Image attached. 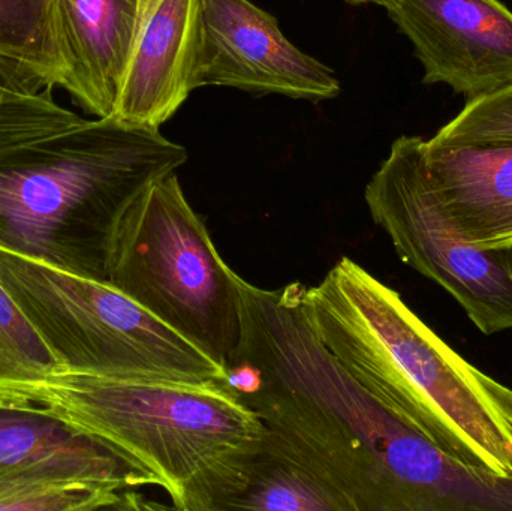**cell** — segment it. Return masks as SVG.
I'll return each mask as SVG.
<instances>
[{"mask_svg": "<svg viewBox=\"0 0 512 511\" xmlns=\"http://www.w3.org/2000/svg\"><path fill=\"white\" fill-rule=\"evenodd\" d=\"M304 291L240 278L242 341L224 383L352 511H512V476L457 461L340 365L307 321Z\"/></svg>", "mask_w": 512, "mask_h": 511, "instance_id": "1", "label": "cell"}, {"mask_svg": "<svg viewBox=\"0 0 512 511\" xmlns=\"http://www.w3.org/2000/svg\"><path fill=\"white\" fill-rule=\"evenodd\" d=\"M303 308L319 341L388 411L469 467L512 476V390L451 350L399 293L342 257Z\"/></svg>", "mask_w": 512, "mask_h": 511, "instance_id": "2", "label": "cell"}, {"mask_svg": "<svg viewBox=\"0 0 512 511\" xmlns=\"http://www.w3.org/2000/svg\"><path fill=\"white\" fill-rule=\"evenodd\" d=\"M186 161L158 128L116 117L2 150L0 246L108 282L126 213Z\"/></svg>", "mask_w": 512, "mask_h": 511, "instance_id": "3", "label": "cell"}, {"mask_svg": "<svg viewBox=\"0 0 512 511\" xmlns=\"http://www.w3.org/2000/svg\"><path fill=\"white\" fill-rule=\"evenodd\" d=\"M2 401L48 408L101 441L182 511H213L265 434L224 383H164L56 372L0 383Z\"/></svg>", "mask_w": 512, "mask_h": 511, "instance_id": "4", "label": "cell"}, {"mask_svg": "<svg viewBox=\"0 0 512 511\" xmlns=\"http://www.w3.org/2000/svg\"><path fill=\"white\" fill-rule=\"evenodd\" d=\"M0 284L60 372L164 383L225 380L221 365L108 282L0 246Z\"/></svg>", "mask_w": 512, "mask_h": 511, "instance_id": "5", "label": "cell"}, {"mask_svg": "<svg viewBox=\"0 0 512 511\" xmlns=\"http://www.w3.org/2000/svg\"><path fill=\"white\" fill-rule=\"evenodd\" d=\"M108 284L224 369L239 348L240 276L222 260L176 173L153 183L126 213Z\"/></svg>", "mask_w": 512, "mask_h": 511, "instance_id": "6", "label": "cell"}, {"mask_svg": "<svg viewBox=\"0 0 512 511\" xmlns=\"http://www.w3.org/2000/svg\"><path fill=\"white\" fill-rule=\"evenodd\" d=\"M424 141H394L364 191L370 216L403 263L445 288L481 333L512 330V248H477L451 230L430 188Z\"/></svg>", "mask_w": 512, "mask_h": 511, "instance_id": "7", "label": "cell"}, {"mask_svg": "<svg viewBox=\"0 0 512 511\" xmlns=\"http://www.w3.org/2000/svg\"><path fill=\"white\" fill-rule=\"evenodd\" d=\"M204 86L310 102L340 93L334 72L295 47L251 0H200L194 89Z\"/></svg>", "mask_w": 512, "mask_h": 511, "instance_id": "8", "label": "cell"}, {"mask_svg": "<svg viewBox=\"0 0 512 511\" xmlns=\"http://www.w3.org/2000/svg\"><path fill=\"white\" fill-rule=\"evenodd\" d=\"M391 20L414 45L424 84L466 102L512 84V11L501 0H393Z\"/></svg>", "mask_w": 512, "mask_h": 511, "instance_id": "9", "label": "cell"}, {"mask_svg": "<svg viewBox=\"0 0 512 511\" xmlns=\"http://www.w3.org/2000/svg\"><path fill=\"white\" fill-rule=\"evenodd\" d=\"M65 89L96 119L114 117L141 27L140 0H53Z\"/></svg>", "mask_w": 512, "mask_h": 511, "instance_id": "10", "label": "cell"}, {"mask_svg": "<svg viewBox=\"0 0 512 511\" xmlns=\"http://www.w3.org/2000/svg\"><path fill=\"white\" fill-rule=\"evenodd\" d=\"M430 188L451 230L481 249L512 248V141H424Z\"/></svg>", "mask_w": 512, "mask_h": 511, "instance_id": "11", "label": "cell"}, {"mask_svg": "<svg viewBox=\"0 0 512 511\" xmlns=\"http://www.w3.org/2000/svg\"><path fill=\"white\" fill-rule=\"evenodd\" d=\"M200 0H159L141 23L114 117L161 128L194 89Z\"/></svg>", "mask_w": 512, "mask_h": 511, "instance_id": "12", "label": "cell"}, {"mask_svg": "<svg viewBox=\"0 0 512 511\" xmlns=\"http://www.w3.org/2000/svg\"><path fill=\"white\" fill-rule=\"evenodd\" d=\"M27 473L122 488L149 486L101 441L48 408L0 399V474Z\"/></svg>", "mask_w": 512, "mask_h": 511, "instance_id": "13", "label": "cell"}, {"mask_svg": "<svg viewBox=\"0 0 512 511\" xmlns=\"http://www.w3.org/2000/svg\"><path fill=\"white\" fill-rule=\"evenodd\" d=\"M222 510L352 511L345 497L267 426L219 498L215 511Z\"/></svg>", "mask_w": 512, "mask_h": 511, "instance_id": "14", "label": "cell"}, {"mask_svg": "<svg viewBox=\"0 0 512 511\" xmlns=\"http://www.w3.org/2000/svg\"><path fill=\"white\" fill-rule=\"evenodd\" d=\"M0 63L38 92L62 87L53 0H0Z\"/></svg>", "mask_w": 512, "mask_h": 511, "instance_id": "15", "label": "cell"}, {"mask_svg": "<svg viewBox=\"0 0 512 511\" xmlns=\"http://www.w3.org/2000/svg\"><path fill=\"white\" fill-rule=\"evenodd\" d=\"M150 509L135 489L27 473L0 474V511Z\"/></svg>", "mask_w": 512, "mask_h": 511, "instance_id": "16", "label": "cell"}, {"mask_svg": "<svg viewBox=\"0 0 512 511\" xmlns=\"http://www.w3.org/2000/svg\"><path fill=\"white\" fill-rule=\"evenodd\" d=\"M84 120L57 104L51 90L32 89L0 63V152L68 131Z\"/></svg>", "mask_w": 512, "mask_h": 511, "instance_id": "17", "label": "cell"}, {"mask_svg": "<svg viewBox=\"0 0 512 511\" xmlns=\"http://www.w3.org/2000/svg\"><path fill=\"white\" fill-rule=\"evenodd\" d=\"M56 372L59 363L0 284V383L42 380Z\"/></svg>", "mask_w": 512, "mask_h": 511, "instance_id": "18", "label": "cell"}, {"mask_svg": "<svg viewBox=\"0 0 512 511\" xmlns=\"http://www.w3.org/2000/svg\"><path fill=\"white\" fill-rule=\"evenodd\" d=\"M430 141L436 144L512 141V84L492 95L466 102L463 110Z\"/></svg>", "mask_w": 512, "mask_h": 511, "instance_id": "19", "label": "cell"}, {"mask_svg": "<svg viewBox=\"0 0 512 511\" xmlns=\"http://www.w3.org/2000/svg\"><path fill=\"white\" fill-rule=\"evenodd\" d=\"M345 2L352 3V5H378L387 9L393 0H345Z\"/></svg>", "mask_w": 512, "mask_h": 511, "instance_id": "20", "label": "cell"}, {"mask_svg": "<svg viewBox=\"0 0 512 511\" xmlns=\"http://www.w3.org/2000/svg\"><path fill=\"white\" fill-rule=\"evenodd\" d=\"M159 0H140L141 6V23H143L144 18L152 12V9L158 5Z\"/></svg>", "mask_w": 512, "mask_h": 511, "instance_id": "21", "label": "cell"}]
</instances>
